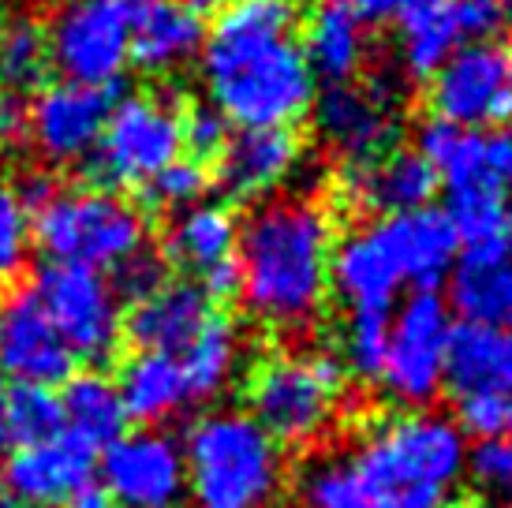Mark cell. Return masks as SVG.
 Segmentation results:
<instances>
[{
  "mask_svg": "<svg viewBox=\"0 0 512 508\" xmlns=\"http://www.w3.org/2000/svg\"><path fill=\"white\" fill-rule=\"evenodd\" d=\"M292 0H228L202 42L210 105L236 127H288L311 113L314 75Z\"/></svg>",
  "mask_w": 512,
  "mask_h": 508,
  "instance_id": "6da1fadb",
  "label": "cell"
},
{
  "mask_svg": "<svg viewBox=\"0 0 512 508\" xmlns=\"http://www.w3.org/2000/svg\"><path fill=\"white\" fill-rule=\"evenodd\" d=\"M333 221L314 198H270L247 213L236 236L240 299L270 329H307L329 296Z\"/></svg>",
  "mask_w": 512,
  "mask_h": 508,
  "instance_id": "7a4b0ae2",
  "label": "cell"
},
{
  "mask_svg": "<svg viewBox=\"0 0 512 508\" xmlns=\"http://www.w3.org/2000/svg\"><path fill=\"white\" fill-rule=\"evenodd\" d=\"M468 445L453 419L400 411L363 434L348 456L356 508H441L460 475Z\"/></svg>",
  "mask_w": 512,
  "mask_h": 508,
  "instance_id": "3957f363",
  "label": "cell"
},
{
  "mask_svg": "<svg viewBox=\"0 0 512 508\" xmlns=\"http://www.w3.org/2000/svg\"><path fill=\"white\" fill-rule=\"evenodd\" d=\"M184 449L187 494L202 508H262L285 482L281 445L247 411H210L191 423Z\"/></svg>",
  "mask_w": 512,
  "mask_h": 508,
  "instance_id": "277c9868",
  "label": "cell"
},
{
  "mask_svg": "<svg viewBox=\"0 0 512 508\" xmlns=\"http://www.w3.org/2000/svg\"><path fill=\"white\" fill-rule=\"evenodd\" d=\"M34 221V243L49 262L113 273L124 258L146 247V217L128 198L105 187L53 191Z\"/></svg>",
  "mask_w": 512,
  "mask_h": 508,
  "instance_id": "5b68a950",
  "label": "cell"
},
{
  "mask_svg": "<svg viewBox=\"0 0 512 508\" xmlns=\"http://www.w3.org/2000/svg\"><path fill=\"white\" fill-rule=\"evenodd\" d=\"M341 396L337 355H270L247 378V415L277 445H314L337 423Z\"/></svg>",
  "mask_w": 512,
  "mask_h": 508,
  "instance_id": "8992f818",
  "label": "cell"
},
{
  "mask_svg": "<svg viewBox=\"0 0 512 508\" xmlns=\"http://www.w3.org/2000/svg\"><path fill=\"white\" fill-rule=\"evenodd\" d=\"M453 311L438 292H412L389 318L382 389L408 411H423L445 389Z\"/></svg>",
  "mask_w": 512,
  "mask_h": 508,
  "instance_id": "52a82bcc",
  "label": "cell"
},
{
  "mask_svg": "<svg viewBox=\"0 0 512 508\" xmlns=\"http://www.w3.org/2000/svg\"><path fill=\"white\" fill-rule=\"evenodd\" d=\"M49 322L57 325L75 363H105L124 340V303L105 273L68 262H45L30 281Z\"/></svg>",
  "mask_w": 512,
  "mask_h": 508,
  "instance_id": "ba28073f",
  "label": "cell"
},
{
  "mask_svg": "<svg viewBox=\"0 0 512 508\" xmlns=\"http://www.w3.org/2000/svg\"><path fill=\"white\" fill-rule=\"evenodd\" d=\"M184 150V113L169 98L128 94L113 101V113L98 142V172L116 187H146Z\"/></svg>",
  "mask_w": 512,
  "mask_h": 508,
  "instance_id": "9c48e42d",
  "label": "cell"
},
{
  "mask_svg": "<svg viewBox=\"0 0 512 508\" xmlns=\"http://www.w3.org/2000/svg\"><path fill=\"white\" fill-rule=\"evenodd\" d=\"M135 0H68L49 23V64L68 83L113 86L131 60Z\"/></svg>",
  "mask_w": 512,
  "mask_h": 508,
  "instance_id": "30bf717a",
  "label": "cell"
},
{
  "mask_svg": "<svg viewBox=\"0 0 512 508\" xmlns=\"http://www.w3.org/2000/svg\"><path fill=\"white\" fill-rule=\"evenodd\" d=\"M101 490L120 508H176L187 497V464L176 438L139 430L101 456Z\"/></svg>",
  "mask_w": 512,
  "mask_h": 508,
  "instance_id": "8fae6325",
  "label": "cell"
},
{
  "mask_svg": "<svg viewBox=\"0 0 512 508\" xmlns=\"http://www.w3.org/2000/svg\"><path fill=\"white\" fill-rule=\"evenodd\" d=\"M430 109L438 120L483 131L512 120V79L505 49L464 45L430 75Z\"/></svg>",
  "mask_w": 512,
  "mask_h": 508,
  "instance_id": "7c38bea8",
  "label": "cell"
},
{
  "mask_svg": "<svg viewBox=\"0 0 512 508\" xmlns=\"http://www.w3.org/2000/svg\"><path fill=\"white\" fill-rule=\"evenodd\" d=\"M113 101V86H83L68 79L42 86V94L30 101L27 139L49 165H83L98 154Z\"/></svg>",
  "mask_w": 512,
  "mask_h": 508,
  "instance_id": "4fadbf2b",
  "label": "cell"
},
{
  "mask_svg": "<svg viewBox=\"0 0 512 508\" xmlns=\"http://www.w3.org/2000/svg\"><path fill=\"white\" fill-rule=\"evenodd\" d=\"M0 374L15 385L57 389L75 378V355L60 340L30 284L8 288L0 296Z\"/></svg>",
  "mask_w": 512,
  "mask_h": 508,
  "instance_id": "5bb4252c",
  "label": "cell"
},
{
  "mask_svg": "<svg viewBox=\"0 0 512 508\" xmlns=\"http://www.w3.org/2000/svg\"><path fill=\"white\" fill-rule=\"evenodd\" d=\"M408 284L404 262L389 225L382 217L359 225L348 232L337 247H333V262H329V288L341 296L344 314L348 311H374L393 314L397 311L400 288Z\"/></svg>",
  "mask_w": 512,
  "mask_h": 508,
  "instance_id": "9a60e30c",
  "label": "cell"
},
{
  "mask_svg": "<svg viewBox=\"0 0 512 508\" xmlns=\"http://www.w3.org/2000/svg\"><path fill=\"white\" fill-rule=\"evenodd\" d=\"M90 482H94V449H86L72 434L38 445H15L0 467V486L12 508H68L72 497Z\"/></svg>",
  "mask_w": 512,
  "mask_h": 508,
  "instance_id": "2e32d148",
  "label": "cell"
},
{
  "mask_svg": "<svg viewBox=\"0 0 512 508\" xmlns=\"http://www.w3.org/2000/svg\"><path fill=\"white\" fill-rule=\"evenodd\" d=\"M314 131L333 154H341L348 165H363L393 150L397 142V116L382 90L374 86H326L311 101Z\"/></svg>",
  "mask_w": 512,
  "mask_h": 508,
  "instance_id": "e0dca14e",
  "label": "cell"
},
{
  "mask_svg": "<svg viewBox=\"0 0 512 508\" xmlns=\"http://www.w3.org/2000/svg\"><path fill=\"white\" fill-rule=\"evenodd\" d=\"M299 161L292 127H236L217 154V184L236 202H255L285 184Z\"/></svg>",
  "mask_w": 512,
  "mask_h": 508,
  "instance_id": "ac0fdd59",
  "label": "cell"
},
{
  "mask_svg": "<svg viewBox=\"0 0 512 508\" xmlns=\"http://www.w3.org/2000/svg\"><path fill=\"white\" fill-rule=\"evenodd\" d=\"M344 198L356 210L378 213V217H400L430 206L438 191V176L415 150H385L374 161L348 165L344 172Z\"/></svg>",
  "mask_w": 512,
  "mask_h": 508,
  "instance_id": "d6986e66",
  "label": "cell"
},
{
  "mask_svg": "<svg viewBox=\"0 0 512 508\" xmlns=\"http://www.w3.org/2000/svg\"><path fill=\"white\" fill-rule=\"evenodd\" d=\"M214 299L195 281H165L154 296L135 303L124 318V333L139 352L180 355L210 322Z\"/></svg>",
  "mask_w": 512,
  "mask_h": 508,
  "instance_id": "ffe728a7",
  "label": "cell"
},
{
  "mask_svg": "<svg viewBox=\"0 0 512 508\" xmlns=\"http://www.w3.org/2000/svg\"><path fill=\"white\" fill-rule=\"evenodd\" d=\"M206 19L195 15L184 0H135L131 19V60L150 75L184 68L202 53Z\"/></svg>",
  "mask_w": 512,
  "mask_h": 508,
  "instance_id": "44dd1931",
  "label": "cell"
},
{
  "mask_svg": "<svg viewBox=\"0 0 512 508\" xmlns=\"http://www.w3.org/2000/svg\"><path fill=\"white\" fill-rule=\"evenodd\" d=\"M445 385L456 400L512 393V325H453Z\"/></svg>",
  "mask_w": 512,
  "mask_h": 508,
  "instance_id": "7402d4cb",
  "label": "cell"
},
{
  "mask_svg": "<svg viewBox=\"0 0 512 508\" xmlns=\"http://www.w3.org/2000/svg\"><path fill=\"white\" fill-rule=\"evenodd\" d=\"M303 60L326 86L352 83L367 60V27L341 0H322L303 23Z\"/></svg>",
  "mask_w": 512,
  "mask_h": 508,
  "instance_id": "603a6c76",
  "label": "cell"
},
{
  "mask_svg": "<svg viewBox=\"0 0 512 508\" xmlns=\"http://www.w3.org/2000/svg\"><path fill=\"white\" fill-rule=\"evenodd\" d=\"M382 221L389 225V236L397 243L408 284H415V292H434L453 273L456 258H460V240H456L449 213L438 206H423V210L382 217Z\"/></svg>",
  "mask_w": 512,
  "mask_h": 508,
  "instance_id": "cb8c5ba5",
  "label": "cell"
},
{
  "mask_svg": "<svg viewBox=\"0 0 512 508\" xmlns=\"http://www.w3.org/2000/svg\"><path fill=\"white\" fill-rule=\"evenodd\" d=\"M415 154L427 161L449 195L471 191V187H494L486 172V131L456 127L430 116L415 131Z\"/></svg>",
  "mask_w": 512,
  "mask_h": 508,
  "instance_id": "d4e9b609",
  "label": "cell"
},
{
  "mask_svg": "<svg viewBox=\"0 0 512 508\" xmlns=\"http://www.w3.org/2000/svg\"><path fill=\"white\" fill-rule=\"evenodd\" d=\"M116 389H120L128 419H139V423H150V426L165 423L180 408L191 404L184 370H180L176 355H154V352L131 355L128 363H124V370H120Z\"/></svg>",
  "mask_w": 512,
  "mask_h": 508,
  "instance_id": "484cf974",
  "label": "cell"
},
{
  "mask_svg": "<svg viewBox=\"0 0 512 508\" xmlns=\"http://www.w3.org/2000/svg\"><path fill=\"white\" fill-rule=\"evenodd\" d=\"M236 236H240V225L225 206L199 202L172 217L165 232V258L202 277L206 269L236 258Z\"/></svg>",
  "mask_w": 512,
  "mask_h": 508,
  "instance_id": "4316f807",
  "label": "cell"
},
{
  "mask_svg": "<svg viewBox=\"0 0 512 508\" xmlns=\"http://www.w3.org/2000/svg\"><path fill=\"white\" fill-rule=\"evenodd\" d=\"M60 404H64V434L83 441L86 449H109L116 438H124L128 411H124L120 389L98 370L64 381Z\"/></svg>",
  "mask_w": 512,
  "mask_h": 508,
  "instance_id": "83f0119b",
  "label": "cell"
},
{
  "mask_svg": "<svg viewBox=\"0 0 512 508\" xmlns=\"http://www.w3.org/2000/svg\"><path fill=\"white\" fill-rule=\"evenodd\" d=\"M445 303L464 325H512V262L456 258Z\"/></svg>",
  "mask_w": 512,
  "mask_h": 508,
  "instance_id": "f1b7e54d",
  "label": "cell"
},
{
  "mask_svg": "<svg viewBox=\"0 0 512 508\" xmlns=\"http://www.w3.org/2000/svg\"><path fill=\"white\" fill-rule=\"evenodd\" d=\"M468 45L453 0H434L400 19V64L412 79H430L445 60Z\"/></svg>",
  "mask_w": 512,
  "mask_h": 508,
  "instance_id": "f546056e",
  "label": "cell"
},
{
  "mask_svg": "<svg viewBox=\"0 0 512 508\" xmlns=\"http://www.w3.org/2000/svg\"><path fill=\"white\" fill-rule=\"evenodd\" d=\"M184 370L191 400H214L225 393L236 367H240V333L225 314H210V322L199 329V337L176 355Z\"/></svg>",
  "mask_w": 512,
  "mask_h": 508,
  "instance_id": "4dcf8cb0",
  "label": "cell"
},
{
  "mask_svg": "<svg viewBox=\"0 0 512 508\" xmlns=\"http://www.w3.org/2000/svg\"><path fill=\"white\" fill-rule=\"evenodd\" d=\"M8 434L15 445H38L64 434V404L57 389L12 385L8 389Z\"/></svg>",
  "mask_w": 512,
  "mask_h": 508,
  "instance_id": "1f68e13d",
  "label": "cell"
},
{
  "mask_svg": "<svg viewBox=\"0 0 512 508\" xmlns=\"http://www.w3.org/2000/svg\"><path fill=\"white\" fill-rule=\"evenodd\" d=\"M49 68V42L34 19H15L0 38V86L23 94L42 83Z\"/></svg>",
  "mask_w": 512,
  "mask_h": 508,
  "instance_id": "d6a6232c",
  "label": "cell"
},
{
  "mask_svg": "<svg viewBox=\"0 0 512 508\" xmlns=\"http://www.w3.org/2000/svg\"><path fill=\"white\" fill-rule=\"evenodd\" d=\"M389 318L393 314H374V311H348L344 314V367L359 374V378H374L382 374L385 359V340H389Z\"/></svg>",
  "mask_w": 512,
  "mask_h": 508,
  "instance_id": "836d02e7",
  "label": "cell"
},
{
  "mask_svg": "<svg viewBox=\"0 0 512 508\" xmlns=\"http://www.w3.org/2000/svg\"><path fill=\"white\" fill-rule=\"evenodd\" d=\"M34 247V221L15 187L0 184V284L15 281Z\"/></svg>",
  "mask_w": 512,
  "mask_h": 508,
  "instance_id": "e575fe53",
  "label": "cell"
},
{
  "mask_svg": "<svg viewBox=\"0 0 512 508\" xmlns=\"http://www.w3.org/2000/svg\"><path fill=\"white\" fill-rule=\"evenodd\" d=\"M206 187H210V169L195 157H176L169 169L157 172L143 191L161 210H187V206H199Z\"/></svg>",
  "mask_w": 512,
  "mask_h": 508,
  "instance_id": "d590c367",
  "label": "cell"
},
{
  "mask_svg": "<svg viewBox=\"0 0 512 508\" xmlns=\"http://www.w3.org/2000/svg\"><path fill=\"white\" fill-rule=\"evenodd\" d=\"M299 490L307 508H356V479H352L348 456H326L307 464Z\"/></svg>",
  "mask_w": 512,
  "mask_h": 508,
  "instance_id": "8d00e7d4",
  "label": "cell"
},
{
  "mask_svg": "<svg viewBox=\"0 0 512 508\" xmlns=\"http://www.w3.org/2000/svg\"><path fill=\"white\" fill-rule=\"evenodd\" d=\"M464 471L475 479V486H479L483 494L512 501V438L475 441L468 449Z\"/></svg>",
  "mask_w": 512,
  "mask_h": 508,
  "instance_id": "74e56055",
  "label": "cell"
},
{
  "mask_svg": "<svg viewBox=\"0 0 512 508\" xmlns=\"http://www.w3.org/2000/svg\"><path fill=\"white\" fill-rule=\"evenodd\" d=\"M105 277H109L113 292L120 296V303H124V299L143 303L146 296H154L157 288L169 281V266H165V254L143 247V251H135L131 258H124V262H120L113 273H105Z\"/></svg>",
  "mask_w": 512,
  "mask_h": 508,
  "instance_id": "f35d334b",
  "label": "cell"
},
{
  "mask_svg": "<svg viewBox=\"0 0 512 508\" xmlns=\"http://www.w3.org/2000/svg\"><path fill=\"white\" fill-rule=\"evenodd\" d=\"M468 45H494L512 27V0H453Z\"/></svg>",
  "mask_w": 512,
  "mask_h": 508,
  "instance_id": "ab89813d",
  "label": "cell"
},
{
  "mask_svg": "<svg viewBox=\"0 0 512 508\" xmlns=\"http://www.w3.org/2000/svg\"><path fill=\"white\" fill-rule=\"evenodd\" d=\"M228 135H232V127H228V120L217 113L214 105H195V109L184 113V146L202 165L217 161V154L225 150Z\"/></svg>",
  "mask_w": 512,
  "mask_h": 508,
  "instance_id": "60d3db41",
  "label": "cell"
},
{
  "mask_svg": "<svg viewBox=\"0 0 512 508\" xmlns=\"http://www.w3.org/2000/svg\"><path fill=\"white\" fill-rule=\"evenodd\" d=\"M486 172L501 195H512V127L486 131Z\"/></svg>",
  "mask_w": 512,
  "mask_h": 508,
  "instance_id": "b9f144b4",
  "label": "cell"
},
{
  "mask_svg": "<svg viewBox=\"0 0 512 508\" xmlns=\"http://www.w3.org/2000/svg\"><path fill=\"white\" fill-rule=\"evenodd\" d=\"M30 124V101L15 90L0 86V146H12V142L27 139Z\"/></svg>",
  "mask_w": 512,
  "mask_h": 508,
  "instance_id": "7bdbcfd3",
  "label": "cell"
},
{
  "mask_svg": "<svg viewBox=\"0 0 512 508\" xmlns=\"http://www.w3.org/2000/svg\"><path fill=\"white\" fill-rule=\"evenodd\" d=\"M344 8L363 19V23H393V19H404V15L427 8L434 0H341Z\"/></svg>",
  "mask_w": 512,
  "mask_h": 508,
  "instance_id": "ee69618b",
  "label": "cell"
},
{
  "mask_svg": "<svg viewBox=\"0 0 512 508\" xmlns=\"http://www.w3.org/2000/svg\"><path fill=\"white\" fill-rule=\"evenodd\" d=\"M68 508H109V497H105V490H101L98 482H90L86 490H79V494L72 497Z\"/></svg>",
  "mask_w": 512,
  "mask_h": 508,
  "instance_id": "f6af8a7d",
  "label": "cell"
},
{
  "mask_svg": "<svg viewBox=\"0 0 512 508\" xmlns=\"http://www.w3.org/2000/svg\"><path fill=\"white\" fill-rule=\"evenodd\" d=\"M12 445V434H8V389L0 381V452Z\"/></svg>",
  "mask_w": 512,
  "mask_h": 508,
  "instance_id": "bcb514c9",
  "label": "cell"
},
{
  "mask_svg": "<svg viewBox=\"0 0 512 508\" xmlns=\"http://www.w3.org/2000/svg\"><path fill=\"white\" fill-rule=\"evenodd\" d=\"M8 23H12V19H8V4L0 0V38H4V30H8Z\"/></svg>",
  "mask_w": 512,
  "mask_h": 508,
  "instance_id": "7dc6e473",
  "label": "cell"
},
{
  "mask_svg": "<svg viewBox=\"0 0 512 508\" xmlns=\"http://www.w3.org/2000/svg\"><path fill=\"white\" fill-rule=\"evenodd\" d=\"M505 64H509V79H512V45H509V53H505Z\"/></svg>",
  "mask_w": 512,
  "mask_h": 508,
  "instance_id": "c3c4849f",
  "label": "cell"
},
{
  "mask_svg": "<svg viewBox=\"0 0 512 508\" xmlns=\"http://www.w3.org/2000/svg\"><path fill=\"white\" fill-rule=\"evenodd\" d=\"M0 508H12V505H8V501H0Z\"/></svg>",
  "mask_w": 512,
  "mask_h": 508,
  "instance_id": "681fc988",
  "label": "cell"
}]
</instances>
